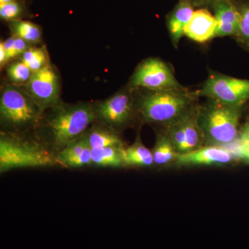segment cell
I'll list each match as a JSON object with an SVG mask.
<instances>
[{"label": "cell", "instance_id": "8", "mask_svg": "<svg viewBox=\"0 0 249 249\" xmlns=\"http://www.w3.org/2000/svg\"><path fill=\"white\" fill-rule=\"evenodd\" d=\"M199 109L195 107L179 121L167 126L168 137L178 154L186 153L203 147L204 133L199 124Z\"/></svg>", "mask_w": 249, "mask_h": 249}, {"label": "cell", "instance_id": "26", "mask_svg": "<svg viewBox=\"0 0 249 249\" xmlns=\"http://www.w3.org/2000/svg\"><path fill=\"white\" fill-rule=\"evenodd\" d=\"M27 42L26 41L15 36L14 45V58L22 55L27 50Z\"/></svg>", "mask_w": 249, "mask_h": 249}, {"label": "cell", "instance_id": "11", "mask_svg": "<svg viewBox=\"0 0 249 249\" xmlns=\"http://www.w3.org/2000/svg\"><path fill=\"white\" fill-rule=\"evenodd\" d=\"M232 160V154L224 147L206 145L197 150L178 154L177 163L180 165H226Z\"/></svg>", "mask_w": 249, "mask_h": 249}, {"label": "cell", "instance_id": "9", "mask_svg": "<svg viewBox=\"0 0 249 249\" xmlns=\"http://www.w3.org/2000/svg\"><path fill=\"white\" fill-rule=\"evenodd\" d=\"M96 119L116 130L125 127L134 115L133 100L125 92L116 93L94 107Z\"/></svg>", "mask_w": 249, "mask_h": 249}, {"label": "cell", "instance_id": "12", "mask_svg": "<svg viewBox=\"0 0 249 249\" xmlns=\"http://www.w3.org/2000/svg\"><path fill=\"white\" fill-rule=\"evenodd\" d=\"M240 0H219L213 6L217 22L215 37L238 36L240 26Z\"/></svg>", "mask_w": 249, "mask_h": 249}, {"label": "cell", "instance_id": "27", "mask_svg": "<svg viewBox=\"0 0 249 249\" xmlns=\"http://www.w3.org/2000/svg\"><path fill=\"white\" fill-rule=\"evenodd\" d=\"M15 42V36L10 37L7 40L3 42V45H4V48L5 52L6 53V58L8 60H11V59L14 58V45Z\"/></svg>", "mask_w": 249, "mask_h": 249}, {"label": "cell", "instance_id": "5", "mask_svg": "<svg viewBox=\"0 0 249 249\" xmlns=\"http://www.w3.org/2000/svg\"><path fill=\"white\" fill-rule=\"evenodd\" d=\"M41 109L30 95L16 86L6 87L0 98V117L3 125L14 130L33 127L40 121Z\"/></svg>", "mask_w": 249, "mask_h": 249}, {"label": "cell", "instance_id": "18", "mask_svg": "<svg viewBox=\"0 0 249 249\" xmlns=\"http://www.w3.org/2000/svg\"><path fill=\"white\" fill-rule=\"evenodd\" d=\"M152 153L154 163L158 166H165L176 161L178 155L166 133L160 134L157 137Z\"/></svg>", "mask_w": 249, "mask_h": 249}, {"label": "cell", "instance_id": "10", "mask_svg": "<svg viewBox=\"0 0 249 249\" xmlns=\"http://www.w3.org/2000/svg\"><path fill=\"white\" fill-rule=\"evenodd\" d=\"M27 85L29 95L42 111L58 103V76L49 64L33 73Z\"/></svg>", "mask_w": 249, "mask_h": 249}, {"label": "cell", "instance_id": "19", "mask_svg": "<svg viewBox=\"0 0 249 249\" xmlns=\"http://www.w3.org/2000/svg\"><path fill=\"white\" fill-rule=\"evenodd\" d=\"M123 148L106 147L92 150V166L97 168H120L124 166Z\"/></svg>", "mask_w": 249, "mask_h": 249}, {"label": "cell", "instance_id": "29", "mask_svg": "<svg viewBox=\"0 0 249 249\" xmlns=\"http://www.w3.org/2000/svg\"><path fill=\"white\" fill-rule=\"evenodd\" d=\"M6 62H7L6 53V52H5L4 45H3V42H1L0 43V64H1V66L4 65Z\"/></svg>", "mask_w": 249, "mask_h": 249}, {"label": "cell", "instance_id": "4", "mask_svg": "<svg viewBox=\"0 0 249 249\" xmlns=\"http://www.w3.org/2000/svg\"><path fill=\"white\" fill-rule=\"evenodd\" d=\"M199 109V124L207 145L224 147L238 134L241 107L213 101Z\"/></svg>", "mask_w": 249, "mask_h": 249}, {"label": "cell", "instance_id": "16", "mask_svg": "<svg viewBox=\"0 0 249 249\" xmlns=\"http://www.w3.org/2000/svg\"><path fill=\"white\" fill-rule=\"evenodd\" d=\"M91 150L106 147H124L122 139L114 129L107 126H93L85 132Z\"/></svg>", "mask_w": 249, "mask_h": 249}, {"label": "cell", "instance_id": "2", "mask_svg": "<svg viewBox=\"0 0 249 249\" xmlns=\"http://www.w3.org/2000/svg\"><path fill=\"white\" fill-rule=\"evenodd\" d=\"M194 94L185 89L152 91L142 96L138 111L149 124L170 125L182 119L195 107Z\"/></svg>", "mask_w": 249, "mask_h": 249}, {"label": "cell", "instance_id": "20", "mask_svg": "<svg viewBox=\"0 0 249 249\" xmlns=\"http://www.w3.org/2000/svg\"><path fill=\"white\" fill-rule=\"evenodd\" d=\"M11 27L15 36L23 39L27 43H37L41 40L42 31L34 23L17 19L11 22Z\"/></svg>", "mask_w": 249, "mask_h": 249}, {"label": "cell", "instance_id": "22", "mask_svg": "<svg viewBox=\"0 0 249 249\" xmlns=\"http://www.w3.org/2000/svg\"><path fill=\"white\" fill-rule=\"evenodd\" d=\"M237 6L241 17L237 37L243 45L249 47V0H240Z\"/></svg>", "mask_w": 249, "mask_h": 249}, {"label": "cell", "instance_id": "6", "mask_svg": "<svg viewBox=\"0 0 249 249\" xmlns=\"http://www.w3.org/2000/svg\"><path fill=\"white\" fill-rule=\"evenodd\" d=\"M198 95L229 106L242 107L249 99V80L213 73Z\"/></svg>", "mask_w": 249, "mask_h": 249}, {"label": "cell", "instance_id": "13", "mask_svg": "<svg viewBox=\"0 0 249 249\" xmlns=\"http://www.w3.org/2000/svg\"><path fill=\"white\" fill-rule=\"evenodd\" d=\"M60 165L71 168L92 166V150L85 134L55 155Z\"/></svg>", "mask_w": 249, "mask_h": 249}, {"label": "cell", "instance_id": "15", "mask_svg": "<svg viewBox=\"0 0 249 249\" xmlns=\"http://www.w3.org/2000/svg\"><path fill=\"white\" fill-rule=\"evenodd\" d=\"M194 6L191 0H178L175 9L167 18V25L175 47L178 45L184 35L185 28L194 14Z\"/></svg>", "mask_w": 249, "mask_h": 249}, {"label": "cell", "instance_id": "3", "mask_svg": "<svg viewBox=\"0 0 249 249\" xmlns=\"http://www.w3.org/2000/svg\"><path fill=\"white\" fill-rule=\"evenodd\" d=\"M59 163L45 144L1 134L0 138V173L21 168H47Z\"/></svg>", "mask_w": 249, "mask_h": 249}, {"label": "cell", "instance_id": "25", "mask_svg": "<svg viewBox=\"0 0 249 249\" xmlns=\"http://www.w3.org/2000/svg\"><path fill=\"white\" fill-rule=\"evenodd\" d=\"M238 155L242 160L249 162V122L245 124L240 133Z\"/></svg>", "mask_w": 249, "mask_h": 249}, {"label": "cell", "instance_id": "14", "mask_svg": "<svg viewBox=\"0 0 249 249\" xmlns=\"http://www.w3.org/2000/svg\"><path fill=\"white\" fill-rule=\"evenodd\" d=\"M217 28V22L214 16L202 8L195 11L185 28L184 35L196 42L204 43L215 37Z\"/></svg>", "mask_w": 249, "mask_h": 249}, {"label": "cell", "instance_id": "1", "mask_svg": "<svg viewBox=\"0 0 249 249\" xmlns=\"http://www.w3.org/2000/svg\"><path fill=\"white\" fill-rule=\"evenodd\" d=\"M94 107L88 104L62 106L55 108L46 123L47 147L56 155L67 145L84 135L96 120Z\"/></svg>", "mask_w": 249, "mask_h": 249}, {"label": "cell", "instance_id": "17", "mask_svg": "<svg viewBox=\"0 0 249 249\" xmlns=\"http://www.w3.org/2000/svg\"><path fill=\"white\" fill-rule=\"evenodd\" d=\"M124 166L150 167L155 165L153 153L138 139L130 146L122 149Z\"/></svg>", "mask_w": 249, "mask_h": 249}, {"label": "cell", "instance_id": "21", "mask_svg": "<svg viewBox=\"0 0 249 249\" xmlns=\"http://www.w3.org/2000/svg\"><path fill=\"white\" fill-rule=\"evenodd\" d=\"M22 61L34 73L47 65V54L42 48L27 49L22 54Z\"/></svg>", "mask_w": 249, "mask_h": 249}, {"label": "cell", "instance_id": "28", "mask_svg": "<svg viewBox=\"0 0 249 249\" xmlns=\"http://www.w3.org/2000/svg\"><path fill=\"white\" fill-rule=\"evenodd\" d=\"M192 4L194 7L212 8L213 6L219 0H191Z\"/></svg>", "mask_w": 249, "mask_h": 249}, {"label": "cell", "instance_id": "24", "mask_svg": "<svg viewBox=\"0 0 249 249\" xmlns=\"http://www.w3.org/2000/svg\"><path fill=\"white\" fill-rule=\"evenodd\" d=\"M24 8L22 3L18 0L3 5H0V18L5 21L17 20L24 12Z\"/></svg>", "mask_w": 249, "mask_h": 249}, {"label": "cell", "instance_id": "30", "mask_svg": "<svg viewBox=\"0 0 249 249\" xmlns=\"http://www.w3.org/2000/svg\"><path fill=\"white\" fill-rule=\"evenodd\" d=\"M15 0H0V5L7 4V3L11 2Z\"/></svg>", "mask_w": 249, "mask_h": 249}, {"label": "cell", "instance_id": "23", "mask_svg": "<svg viewBox=\"0 0 249 249\" xmlns=\"http://www.w3.org/2000/svg\"><path fill=\"white\" fill-rule=\"evenodd\" d=\"M10 80L15 83H21L29 81L33 72L22 61L12 64L7 71Z\"/></svg>", "mask_w": 249, "mask_h": 249}, {"label": "cell", "instance_id": "7", "mask_svg": "<svg viewBox=\"0 0 249 249\" xmlns=\"http://www.w3.org/2000/svg\"><path fill=\"white\" fill-rule=\"evenodd\" d=\"M134 88L151 91L185 89L178 83L170 67L159 58H148L142 62L131 79Z\"/></svg>", "mask_w": 249, "mask_h": 249}]
</instances>
